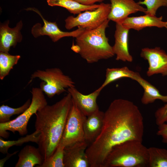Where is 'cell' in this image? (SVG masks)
Instances as JSON below:
<instances>
[{
  "instance_id": "1",
  "label": "cell",
  "mask_w": 167,
  "mask_h": 167,
  "mask_svg": "<svg viewBox=\"0 0 167 167\" xmlns=\"http://www.w3.org/2000/svg\"><path fill=\"white\" fill-rule=\"evenodd\" d=\"M143 116L132 102L122 99L113 101L104 112L101 132L86 150L90 167H102L114 147L129 140L142 142Z\"/></svg>"
},
{
  "instance_id": "2",
  "label": "cell",
  "mask_w": 167,
  "mask_h": 167,
  "mask_svg": "<svg viewBox=\"0 0 167 167\" xmlns=\"http://www.w3.org/2000/svg\"><path fill=\"white\" fill-rule=\"evenodd\" d=\"M73 104L68 92L60 101L47 105L35 114V130L40 132L37 144L44 161L53 154L58 145Z\"/></svg>"
},
{
  "instance_id": "3",
  "label": "cell",
  "mask_w": 167,
  "mask_h": 167,
  "mask_svg": "<svg viewBox=\"0 0 167 167\" xmlns=\"http://www.w3.org/2000/svg\"><path fill=\"white\" fill-rule=\"evenodd\" d=\"M109 21L107 19L96 28L85 29L75 38L76 45L79 49V54L88 63L108 59L115 55L105 35Z\"/></svg>"
},
{
  "instance_id": "4",
  "label": "cell",
  "mask_w": 167,
  "mask_h": 167,
  "mask_svg": "<svg viewBox=\"0 0 167 167\" xmlns=\"http://www.w3.org/2000/svg\"><path fill=\"white\" fill-rule=\"evenodd\" d=\"M148 148L142 142L132 140L113 147L102 167H148Z\"/></svg>"
},
{
  "instance_id": "5",
  "label": "cell",
  "mask_w": 167,
  "mask_h": 167,
  "mask_svg": "<svg viewBox=\"0 0 167 167\" xmlns=\"http://www.w3.org/2000/svg\"><path fill=\"white\" fill-rule=\"evenodd\" d=\"M30 92L32 98L28 107L15 119L0 123V137L7 138L9 136L8 131L13 133L17 132L21 136L26 135L28 133L27 125L31 117L48 105L44 93L40 88H32Z\"/></svg>"
},
{
  "instance_id": "6",
  "label": "cell",
  "mask_w": 167,
  "mask_h": 167,
  "mask_svg": "<svg viewBox=\"0 0 167 167\" xmlns=\"http://www.w3.org/2000/svg\"><path fill=\"white\" fill-rule=\"evenodd\" d=\"M36 78L42 80L40 88L49 98L62 93L66 88L75 87L72 79L58 68L36 70L31 75L29 83Z\"/></svg>"
},
{
  "instance_id": "7",
  "label": "cell",
  "mask_w": 167,
  "mask_h": 167,
  "mask_svg": "<svg viewBox=\"0 0 167 167\" xmlns=\"http://www.w3.org/2000/svg\"><path fill=\"white\" fill-rule=\"evenodd\" d=\"M110 10V4L101 3L94 10L85 11L75 17L68 16L65 20V27L68 30L76 27L86 30L96 28L108 19Z\"/></svg>"
},
{
  "instance_id": "8",
  "label": "cell",
  "mask_w": 167,
  "mask_h": 167,
  "mask_svg": "<svg viewBox=\"0 0 167 167\" xmlns=\"http://www.w3.org/2000/svg\"><path fill=\"white\" fill-rule=\"evenodd\" d=\"M86 117L73 102L59 144L65 148L85 140L83 125Z\"/></svg>"
},
{
  "instance_id": "9",
  "label": "cell",
  "mask_w": 167,
  "mask_h": 167,
  "mask_svg": "<svg viewBox=\"0 0 167 167\" xmlns=\"http://www.w3.org/2000/svg\"><path fill=\"white\" fill-rule=\"evenodd\" d=\"M27 11H32L37 13L42 18L44 22L43 26L39 23L35 24L31 29V33L35 37L40 36L47 35L49 36L53 41L56 42L62 37H72L76 38L85 30L81 27H78L76 30L71 32H64L58 27L56 22H52L45 20L40 11L34 8H29Z\"/></svg>"
},
{
  "instance_id": "10",
  "label": "cell",
  "mask_w": 167,
  "mask_h": 167,
  "mask_svg": "<svg viewBox=\"0 0 167 167\" xmlns=\"http://www.w3.org/2000/svg\"><path fill=\"white\" fill-rule=\"evenodd\" d=\"M140 56L148 63V76L158 74L167 76V54L165 50L158 47L144 48L141 49Z\"/></svg>"
},
{
  "instance_id": "11",
  "label": "cell",
  "mask_w": 167,
  "mask_h": 167,
  "mask_svg": "<svg viewBox=\"0 0 167 167\" xmlns=\"http://www.w3.org/2000/svg\"><path fill=\"white\" fill-rule=\"evenodd\" d=\"M111 10L108 19L116 23H122L130 15L146 9L134 0H109Z\"/></svg>"
},
{
  "instance_id": "12",
  "label": "cell",
  "mask_w": 167,
  "mask_h": 167,
  "mask_svg": "<svg viewBox=\"0 0 167 167\" xmlns=\"http://www.w3.org/2000/svg\"><path fill=\"white\" fill-rule=\"evenodd\" d=\"M88 145L84 140L65 147L63 160L65 167H90L86 153Z\"/></svg>"
},
{
  "instance_id": "13",
  "label": "cell",
  "mask_w": 167,
  "mask_h": 167,
  "mask_svg": "<svg viewBox=\"0 0 167 167\" xmlns=\"http://www.w3.org/2000/svg\"><path fill=\"white\" fill-rule=\"evenodd\" d=\"M73 102L85 116H88L99 110L96 100L102 90L100 87L88 95H84L78 91L75 87L67 89Z\"/></svg>"
},
{
  "instance_id": "14",
  "label": "cell",
  "mask_w": 167,
  "mask_h": 167,
  "mask_svg": "<svg viewBox=\"0 0 167 167\" xmlns=\"http://www.w3.org/2000/svg\"><path fill=\"white\" fill-rule=\"evenodd\" d=\"M114 35L115 43L112 46L116 60L123 62H131L133 58L129 49L128 35L129 29L121 23H116Z\"/></svg>"
},
{
  "instance_id": "15",
  "label": "cell",
  "mask_w": 167,
  "mask_h": 167,
  "mask_svg": "<svg viewBox=\"0 0 167 167\" xmlns=\"http://www.w3.org/2000/svg\"><path fill=\"white\" fill-rule=\"evenodd\" d=\"M9 21L1 24L0 26V51L9 53L11 47H15L20 42L22 36L20 32L23 23L20 21L14 28L8 26Z\"/></svg>"
},
{
  "instance_id": "16",
  "label": "cell",
  "mask_w": 167,
  "mask_h": 167,
  "mask_svg": "<svg viewBox=\"0 0 167 167\" xmlns=\"http://www.w3.org/2000/svg\"><path fill=\"white\" fill-rule=\"evenodd\" d=\"M163 17H157L148 14L138 16L128 17L121 23L130 30L139 31L147 27H156L167 29V21L163 20Z\"/></svg>"
},
{
  "instance_id": "17",
  "label": "cell",
  "mask_w": 167,
  "mask_h": 167,
  "mask_svg": "<svg viewBox=\"0 0 167 167\" xmlns=\"http://www.w3.org/2000/svg\"><path fill=\"white\" fill-rule=\"evenodd\" d=\"M104 117V112L98 110L86 117L83 129L85 140L89 145L93 143L100 134Z\"/></svg>"
},
{
  "instance_id": "18",
  "label": "cell",
  "mask_w": 167,
  "mask_h": 167,
  "mask_svg": "<svg viewBox=\"0 0 167 167\" xmlns=\"http://www.w3.org/2000/svg\"><path fill=\"white\" fill-rule=\"evenodd\" d=\"M15 167H38L44 161L43 157L38 148L30 145L24 146L19 153Z\"/></svg>"
},
{
  "instance_id": "19",
  "label": "cell",
  "mask_w": 167,
  "mask_h": 167,
  "mask_svg": "<svg viewBox=\"0 0 167 167\" xmlns=\"http://www.w3.org/2000/svg\"><path fill=\"white\" fill-rule=\"evenodd\" d=\"M135 80L137 81L144 90L141 99L143 104L148 105L152 103L157 99L165 103L167 102V95L165 96L161 94L156 87L143 78L140 74L136 77Z\"/></svg>"
},
{
  "instance_id": "20",
  "label": "cell",
  "mask_w": 167,
  "mask_h": 167,
  "mask_svg": "<svg viewBox=\"0 0 167 167\" xmlns=\"http://www.w3.org/2000/svg\"><path fill=\"white\" fill-rule=\"evenodd\" d=\"M139 74L138 72L131 70L127 66L107 68L106 70L105 79L100 87L102 89L110 83L123 78H129L135 80Z\"/></svg>"
},
{
  "instance_id": "21",
  "label": "cell",
  "mask_w": 167,
  "mask_h": 167,
  "mask_svg": "<svg viewBox=\"0 0 167 167\" xmlns=\"http://www.w3.org/2000/svg\"><path fill=\"white\" fill-rule=\"evenodd\" d=\"M47 2L49 6L63 7L74 15L79 14L83 11L94 10L99 6V4H95L84 5L73 0H47Z\"/></svg>"
},
{
  "instance_id": "22",
  "label": "cell",
  "mask_w": 167,
  "mask_h": 167,
  "mask_svg": "<svg viewBox=\"0 0 167 167\" xmlns=\"http://www.w3.org/2000/svg\"><path fill=\"white\" fill-rule=\"evenodd\" d=\"M39 135V132L36 130L32 133L27 135L25 137H22L16 140L5 141L0 137V152L5 154L8 153L9 148L14 146H20L25 143L30 142H34L37 144Z\"/></svg>"
},
{
  "instance_id": "23",
  "label": "cell",
  "mask_w": 167,
  "mask_h": 167,
  "mask_svg": "<svg viewBox=\"0 0 167 167\" xmlns=\"http://www.w3.org/2000/svg\"><path fill=\"white\" fill-rule=\"evenodd\" d=\"M148 167H167V150L151 147L148 148Z\"/></svg>"
},
{
  "instance_id": "24",
  "label": "cell",
  "mask_w": 167,
  "mask_h": 167,
  "mask_svg": "<svg viewBox=\"0 0 167 167\" xmlns=\"http://www.w3.org/2000/svg\"><path fill=\"white\" fill-rule=\"evenodd\" d=\"M20 58L19 55H11L0 51V79L2 80L8 75Z\"/></svg>"
},
{
  "instance_id": "25",
  "label": "cell",
  "mask_w": 167,
  "mask_h": 167,
  "mask_svg": "<svg viewBox=\"0 0 167 167\" xmlns=\"http://www.w3.org/2000/svg\"><path fill=\"white\" fill-rule=\"evenodd\" d=\"M31 103L30 100L29 99L22 105L16 108L2 105L0 106V123L9 122L11 117L13 115L22 113L30 106Z\"/></svg>"
},
{
  "instance_id": "26",
  "label": "cell",
  "mask_w": 167,
  "mask_h": 167,
  "mask_svg": "<svg viewBox=\"0 0 167 167\" xmlns=\"http://www.w3.org/2000/svg\"><path fill=\"white\" fill-rule=\"evenodd\" d=\"M64 148L59 144L53 154L38 167H65L63 161Z\"/></svg>"
},
{
  "instance_id": "27",
  "label": "cell",
  "mask_w": 167,
  "mask_h": 167,
  "mask_svg": "<svg viewBox=\"0 0 167 167\" xmlns=\"http://www.w3.org/2000/svg\"><path fill=\"white\" fill-rule=\"evenodd\" d=\"M138 3L146 6L144 13L152 16H156L157 10L162 6H167V0H143Z\"/></svg>"
},
{
  "instance_id": "28",
  "label": "cell",
  "mask_w": 167,
  "mask_h": 167,
  "mask_svg": "<svg viewBox=\"0 0 167 167\" xmlns=\"http://www.w3.org/2000/svg\"><path fill=\"white\" fill-rule=\"evenodd\" d=\"M155 117L156 124L158 126L167 122V102L156 110L155 113Z\"/></svg>"
},
{
  "instance_id": "29",
  "label": "cell",
  "mask_w": 167,
  "mask_h": 167,
  "mask_svg": "<svg viewBox=\"0 0 167 167\" xmlns=\"http://www.w3.org/2000/svg\"><path fill=\"white\" fill-rule=\"evenodd\" d=\"M158 126L156 134L162 137L163 143L167 144V124L164 123Z\"/></svg>"
},
{
  "instance_id": "30",
  "label": "cell",
  "mask_w": 167,
  "mask_h": 167,
  "mask_svg": "<svg viewBox=\"0 0 167 167\" xmlns=\"http://www.w3.org/2000/svg\"><path fill=\"white\" fill-rule=\"evenodd\" d=\"M82 4L85 5H92L96 2H101L104 0H73Z\"/></svg>"
},
{
  "instance_id": "31",
  "label": "cell",
  "mask_w": 167,
  "mask_h": 167,
  "mask_svg": "<svg viewBox=\"0 0 167 167\" xmlns=\"http://www.w3.org/2000/svg\"><path fill=\"white\" fill-rule=\"evenodd\" d=\"M18 152V151H17L14 152L10 154L7 153V154H6V156L3 159L0 160V167H3L6 161L7 160L10 158L11 156L15 154Z\"/></svg>"
},
{
  "instance_id": "32",
  "label": "cell",
  "mask_w": 167,
  "mask_h": 167,
  "mask_svg": "<svg viewBox=\"0 0 167 167\" xmlns=\"http://www.w3.org/2000/svg\"><path fill=\"white\" fill-rule=\"evenodd\" d=\"M71 49L73 51L79 54V48L76 44L75 45L74 43L72 44Z\"/></svg>"
}]
</instances>
